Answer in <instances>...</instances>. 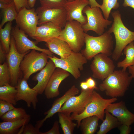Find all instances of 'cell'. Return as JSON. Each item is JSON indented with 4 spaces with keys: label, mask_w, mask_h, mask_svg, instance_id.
I'll use <instances>...</instances> for the list:
<instances>
[{
    "label": "cell",
    "mask_w": 134,
    "mask_h": 134,
    "mask_svg": "<svg viewBox=\"0 0 134 134\" xmlns=\"http://www.w3.org/2000/svg\"><path fill=\"white\" fill-rule=\"evenodd\" d=\"M113 21L111 27L107 31L114 35L116 41L115 49L112 55V58L118 60L122 54L124 48L134 41V32L128 29L124 24L119 11H115L111 13Z\"/></svg>",
    "instance_id": "cell-1"
},
{
    "label": "cell",
    "mask_w": 134,
    "mask_h": 134,
    "mask_svg": "<svg viewBox=\"0 0 134 134\" xmlns=\"http://www.w3.org/2000/svg\"><path fill=\"white\" fill-rule=\"evenodd\" d=\"M129 74L122 69L114 70L99 85V89L112 98L123 96L132 79Z\"/></svg>",
    "instance_id": "cell-2"
},
{
    "label": "cell",
    "mask_w": 134,
    "mask_h": 134,
    "mask_svg": "<svg viewBox=\"0 0 134 134\" xmlns=\"http://www.w3.org/2000/svg\"><path fill=\"white\" fill-rule=\"evenodd\" d=\"M111 34L107 31L101 35L94 36L85 33V47L81 53L87 60H91L100 53L108 56L111 55L114 42Z\"/></svg>",
    "instance_id": "cell-3"
},
{
    "label": "cell",
    "mask_w": 134,
    "mask_h": 134,
    "mask_svg": "<svg viewBox=\"0 0 134 134\" xmlns=\"http://www.w3.org/2000/svg\"><path fill=\"white\" fill-rule=\"evenodd\" d=\"M117 100V98L104 99L94 90L91 101L86 106L83 112L79 114H72L70 116L73 120L77 121V127L78 128L79 127L81 120L87 117L95 116L98 117L100 119L103 121L106 107Z\"/></svg>",
    "instance_id": "cell-4"
},
{
    "label": "cell",
    "mask_w": 134,
    "mask_h": 134,
    "mask_svg": "<svg viewBox=\"0 0 134 134\" xmlns=\"http://www.w3.org/2000/svg\"><path fill=\"white\" fill-rule=\"evenodd\" d=\"M82 25L76 20L67 21L57 38L67 42L72 50L78 53L85 44V34Z\"/></svg>",
    "instance_id": "cell-5"
},
{
    "label": "cell",
    "mask_w": 134,
    "mask_h": 134,
    "mask_svg": "<svg viewBox=\"0 0 134 134\" xmlns=\"http://www.w3.org/2000/svg\"><path fill=\"white\" fill-rule=\"evenodd\" d=\"M55 65L56 68H61L68 72L76 79L81 76L80 71L83 69V66L87 63V60L80 52L73 51L67 57L58 58L54 56H48Z\"/></svg>",
    "instance_id": "cell-6"
},
{
    "label": "cell",
    "mask_w": 134,
    "mask_h": 134,
    "mask_svg": "<svg viewBox=\"0 0 134 134\" xmlns=\"http://www.w3.org/2000/svg\"><path fill=\"white\" fill-rule=\"evenodd\" d=\"M100 9L98 7H91L87 5L83 9V13L85 14L87 19V22L82 25L85 33L92 31L100 35L104 33L105 29L112 23V21L103 17Z\"/></svg>",
    "instance_id": "cell-7"
},
{
    "label": "cell",
    "mask_w": 134,
    "mask_h": 134,
    "mask_svg": "<svg viewBox=\"0 0 134 134\" xmlns=\"http://www.w3.org/2000/svg\"><path fill=\"white\" fill-rule=\"evenodd\" d=\"M32 50L26 54L20 66L23 78L28 80L33 74L40 70L47 64L48 55L44 52Z\"/></svg>",
    "instance_id": "cell-8"
},
{
    "label": "cell",
    "mask_w": 134,
    "mask_h": 134,
    "mask_svg": "<svg viewBox=\"0 0 134 134\" xmlns=\"http://www.w3.org/2000/svg\"><path fill=\"white\" fill-rule=\"evenodd\" d=\"M38 17V25L51 22L62 28L67 21V12L64 7H46L40 6L35 10Z\"/></svg>",
    "instance_id": "cell-9"
},
{
    "label": "cell",
    "mask_w": 134,
    "mask_h": 134,
    "mask_svg": "<svg viewBox=\"0 0 134 134\" xmlns=\"http://www.w3.org/2000/svg\"><path fill=\"white\" fill-rule=\"evenodd\" d=\"M94 89L87 90L81 89L80 94L78 96L70 97L58 111L70 114L81 113L91 101Z\"/></svg>",
    "instance_id": "cell-10"
},
{
    "label": "cell",
    "mask_w": 134,
    "mask_h": 134,
    "mask_svg": "<svg viewBox=\"0 0 134 134\" xmlns=\"http://www.w3.org/2000/svg\"><path fill=\"white\" fill-rule=\"evenodd\" d=\"M30 50L21 54L17 51L15 42L13 37L11 38L10 49L7 54L6 59L10 73L11 78L10 83L11 85L16 87L21 77L20 66L24 57Z\"/></svg>",
    "instance_id": "cell-11"
},
{
    "label": "cell",
    "mask_w": 134,
    "mask_h": 134,
    "mask_svg": "<svg viewBox=\"0 0 134 134\" xmlns=\"http://www.w3.org/2000/svg\"><path fill=\"white\" fill-rule=\"evenodd\" d=\"M38 17L34 8L24 7L18 12L15 20L17 26L31 38L35 34L38 25Z\"/></svg>",
    "instance_id": "cell-12"
},
{
    "label": "cell",
    "mask_w": 134,
    "mask_h": 134,
    "mask_svg": "<svg viewBox=\"0 0 134 134\" xmlns=\"http://www.w3.org/2000/svg\"><path fill=\"white\" fill-rule=\"evenodd\" d=\"M93 58L90 65L92 77L103 81L114 71V62L108 56L102 53L96 55Z\"/></svg>",
    "instance_id": "cell-13"
},
{
    "label": "cell",
    "mask_w": 134,
    "mask_h": 134,
    "mask_svg": "<svg viewBox=\"0 0 134 134\" xmlns=\"http://www.w3.org/2000/svg\"><path fill=\"white\" fill-rule=\"evenodd\" d=\"M11 35L14 38L18 52L24 54L31 50L43 52L49 56L52 57L53 53L49 49L41 48L36 45V42L33 41L28 38V35L17 26L12 28Z\"/></svg>",
    "instance_id": "cell-14"
},
{
    "label": "cell",
    "mask_w": 134,
    "mask_h": 134,
    "mask_svg": "<svg viewBox=\"0 0 134 134\" xmlns=\"http://www.w3.org/2000/svg\"><path fill=\"white\" fill-rule=\"evenodd\" d=\"M27 80L23 77L18 80L15 87L17 91L16 100L17 102L23 100L26 102L28 107H30L32 105L34 109H35L38 102L37 98L38 94L36 90L29 86Z\"/></svg>",
    "instance_id": "cell-15"
},
{
    "label": "cell",
    "mask_w": 134,
    "mask_h": 134,
    "mask_svg": "<svg viewBox=\"0 0 134 134\" xmlns=\"http://www.w3.org/2000/svg\"><path fill=\"white\" fill-rule=\"evenodd\" d=\"M88 4V0H74L68 1L63 6L67 11V21L76 20L82 25L86 23L87 17L83 15V11Z\"/></svg>",
    "instance_id": "cell-16"
},
{
    "label": "cell",
    "mask_w": 134,
    "mask_h": 134,
    "mask_svg": "<svg viewBox=\"0 0 134 134\" xmlns=\"http://www.w3.org/2000/svg\"><path fill=\"white\" fill-rule=\"evenodd\" d=\"M70 73L60 68H56L52 74L44 91L48 99L58 96L60 94L59 87L61 82L69 76Z\"/></svg>",
    "instance_id": "cell-17"
},
{
    "label": "cell",
    "mask_w": 134,
    "mask_h": 134,
    "mask_svg": "<svg viewBox=\"0 0 134 134\" xmlns=\"http://www.w3.org/2000/svg\"><path fill=\"white\" fill-rule=\"evenodd\" d=\"M105 110L115 117L122 124L130 126L134 123V114L128 109L123 101L110 104Z\"/></svg>",
    "instance_id": "cell-18"
},
{
    "label": "cell",
    "mask_w": 134,
    "mask_h": 134,
    "mask_svg": "<svg viewBox=\"0 0 134 134\" xmlns=\"http://www.w3.org/2000/svg\"><path fill=\"white\" fill-rule=\"evenodd\" d=\"M62 30L60 27L51 22L43 24L37 26L32 38L37 42H46L53 38L58 37Z\"/></svg>",
    "instance_id": "cell-19"
},
{
    "label": "cell",
    "mask_w": 134,
    "mask_h": 134,
    "mask_svg": "<svg viewBox=\"0 0 134 134\" xmlns=\"http://www.w3.org/2000/svg\"><path fill=\"white\" fill-rule=\"evenodd\" d=\"M56 68L53 62L50 59L45 66L33 77V80L38 81L37 84L33 88L37 91L38 94H42L44 92Z\"/></svg>",
    "instance_id": "cell-20"
},
{
    "label": "cell",
    "mask_w": 134,
    "mask_h": 134,
    "mask_svg": "<svg viewBox=\"0 0 134 134\" xmlns=\"http://www.w3.org/2000/svg\"><path fill=\"white\" fill-rule=\"evenodd\" d=\"M79 90L75 85H73L62 97L56 99L54 101L51 108L44 113L46 115L43 119L39 121L41 124L43 125L44 122L48 118L52 117L58 113L59 110L70 97L78 94Z\"/></svg>",
    "instance_id": "cell-21"
},
{
    "label": "cell",
    "mask_w": 134,
    "mask_h": 134,
    "mask_svg": "<svg viewBox=\"0 0 134 134\" xmlns=\"http://www.w3.org/2000/svg\"><path fill=\"white\" fill-rule=\"evenodd\" d=\"M46 42L45 45L52 53L65 59L73 51L66 42L57 37L53 38Z\"/></svg>",
    "instance_id": "cell-22"
},
{
    "label": "cell",
    "mask_w": 134,
    "mask_h": 134,
    "mask_svg": "<svg viewBox=\"0 0 134 134\" xmlns=\"http://www.w3.org/2000/svg\"><path fill=\"white\" fill-rule=\"evenodd\" d=\"M31 116L23 119L13 121H4L0 123V134H13L18 132L23 125L29 122Z\"/></svg>",
    "instance_id": "cell-23"
},
{
    "label": "cell",
    "mask_w": 134,
    "mask_h": 134,
    "mask_svg": "<svg viewBox=\"0 0 134 134\" xmlns=\"http://www.w3.org/2000/svg\"><path fill=\"white\" fill-rule=\"evenodd\" d=\"M105 118L100 126L97 134H106L111 130L118 128L122 124L115 116L105 110Z\"/></svg>",
    "instance_id": "cell-24"
},
{
    "label": "cell",
    "mask_w": 134,
    "mask_h": 134,
    "mask_svg": "<svg viewBox=\"0 0 134 134\" xmlns=\"http://www.w3.org/2000/svg\"><path fill=\"white\" fill-rule=\"evenodd\" d=\"M100 119L95 116L87 117L81 121L79 127L82 134H94L98 126Z\"/></svg>",
    "instance_id": "cell-25"
},
{
    "label": "cell",
    "mask_w": 134,
    "mask_h": 134,
    "mask_svg": "<svg viewBox=\"0 0 134 134\" xmlns=\"http://www.w3.org/2000/svg\"><path fill=\"white\" fill-rule=\"evenodd\" d=\"M59 122L64 134H72L77 126V123L73 122L70 114L62 112H58Z\"/></svg>",
    "instance_id": "cell-26"
},
{
    "label": "cell",
    "mask_w": 134,
    "mask_h": 134,
    "mask_svg": "<svg viewBox=\"0 0 134 134\" xmlns=\"http://www.w3.org/2000/svg\"><path fill=\"white\" fill-rule=\"evenodd\" d=\"M123 50L126 57L122 61L118 62L117 66L118 67L122 68V70L126 71L127 68L134 65V41L129 44Z\"/></svg>",
    "instance_id": "cell-27"
},
{
    "label": "cell",
    "mask_w": 134,
    "mask_h": 134,
    "mask_svg": "<svg viewBox=\"0 0 134 134\" xmlns=\"http://www.w3.org/2000/svg\"><path fill=\"white\" fill-rule=\"evenodd\" d=\"M15 87L8 83L5 85L0 86V100L6 101L13 104H17L15 99L17 93Z\"/></svg>",
    "instance_id": "cell-28"
},
{
    "label": "cell",
    "mask_w": 134,
    "mask_h": 134,
    "mask_svg": "<svg viewBox=\"0 0 134 134\" xmlns=\"http://www.w3.org/2000/svg\"><path fill=\"white\" fill-rule=\"evenodd\" d=\"M12 23H7L3 28H0V44L7 54L9 52L10 49L12 29Z\"/></svg>",
    "instance_id": "cell-29"
},
{
    "label": "cell",
    "mask_w": 134,
    "mask_h": 134,
    "mask_svg": "<svg viewBox=\"0 0 134 134\" xmlns=\"http://www.w3.org/2000/svg\"><path fill=\"white\" fill-rule=\"evenodd\" d=\"M31 116L27 114L25 110L22 107L15 108L6 113L0 118L4 121L18 120Z\"/></svg>",
    "instance_id": "cell-30"
},
{
    "label": "cell",
    "mask_w": 134,
    "mask_h": 134,
    "mask_svg": "<svg viewBox=\"0 0 134 134\" xmlns=\"http://www.w3.org/2000/svg\"><path fill=\"white\" fill-rule=\"evenodd\" d=\"M2 11L3 16L0 24V28H2L6 23L16 20L18 13L13 1L8 7Z\"/></svg>",
    "instance_id": "cell-31"
},
{
    "label": "cell",
    "mask_w": 134,
    "mask_h": 134,
    "mask_svg": "<svg viewBox=\"0 0 134 134\" xmlns=\"http://www.w3.org/2000/svg\"><path fill=\"white\" fill-rule=\"evenodd\" d=\"M118 0H103L100 8L103 12L104 18L108 19L112 9H116L119 7Z\"/></svg>",
    "instance_id": "cell-32"
},
{
    "label": "cell",
    "mask_w": 134,
    "mask_h": 134,
    "mask_svg": "<svg viewBox=\"0 0 134 134\" xmlns=\"http://www.w3.org/2000/svg\"><path fill=\"white\" fill-rule=\"evenodd\" d=\"M10 73L8 64L4 62L0 65V86L10 84Z\"/></svg>",
    "instance_id": "cell-33"
},
{
    "label": "cell",
    "mask_w": 134,
    "mask_h": 134,
    "mask_svg": "<svg viewBox=\"0 0 134 134\" xmlns=\"http://www.w3.org/2000/svg\"><path fill=\"white\" fill-rule=\"evenodd\" d=\"M41 6L46 7H63L68 0H39Z\"/></svg>",
    "instance_id": "cell-34"
},
{
    "label": "cell",
    "mask_w": 134,
    "mask_h": 134,
    "mask_svg": "<svg viewBox=\"0 0 134 134\" xmlns=\"http://www.w3.org/2000/svg\"><path fill=\"white\" fill-rule=\"evenodd\" d=\"M13 105L6 101L0 100V117L8 111L15 108Z\"/></svg>",
    "instance_id": "cell-35"
},
{
    "label": "cell",
    "mask_w": 134,
    "mask_h": 134,
    "mask_svg": "<svg viewBox=\"0 0 134 134\" xmlns=\"http://www.w3.org/2000/svg\"><path fill=\"white\" fill-rule=\"evenodd\" d=\"M39 129L32 124L28 123L25 126L23 134H41Z\"/></svg>",
    "instance_id": "cell-36"
},
{
    "label": "cell",
    "mask_w": 134,
    "mask_h": 134,
    "mask_svg": "<svg viewBox=\"0 0 134 134\" xmlns=\"http://www.w3.org/2000/svg\"><path fill=\"white\" fill-rule=\"evenodd\" d=\"M17 10L18 12L24 7L30 8L28 5V0H13Z\"/></svg>",
    "instance_id": "cell-37"
},
{
    "label": "cell",
    "mask_w": 134,
    "mask_h": 134,
    "mask_svg": "<svg viewBox=\"0 0 134 134\" xmlns=\"http://www.w3.org/2000/svg\"><path fill=\"white\" fill-rule=\"evenodd\" d=\"M59 123V121H55L52 128L50 130L46 132H41V134H60Z\"/></svg>",
    "instance_id": "cell-38"
},
{
    "label": "cell",
    "mask_w": 134,
    "mask_h": 134,
    "mask_svg": "<svg viewBox=\"0 0 134 134\" xmlns=\"http://www.w3.org/2000/svg\"><path fill=\"white\" fill-rule=\"evenodd\" d=\"M118 128L120 134H129L131 132V127L130 126L122 124Z\"/></svg>",
    "instance_id": "cell-39"
},
{
    "label": "cell",
    "mask_w": 134,
    "mask_h": 134,
    "mask_svg": "<svg viewBox=\"0 0 134 134\" xmlns=\"http://www.w3.org/2000/svg\"><path fill=\"white\" fill-rule=\"evenodd\" d=\"M86 81L87 83L89 89L96 90L98 89L96 86L95 81L91 77H90L87 78Z\"/></svg>",
    "instance_id": "cell-40"
},
{
    "label": "cell",
    "mask_w": 134,
    "mask_h": 134,
    "mask_svg": "<svg viewBox=\"0 0 134 134\" xmlns=\"http://www.w3.org/2000/svg\"><path fill=\"white\" fill-rule=\"evenodd\" d=\"M7 53L3 49L1 44H0V63L2 64L5 62L6 59Z\"/></svg>",
    "instance_id": "cell-41"
},
{
    "label": "cell",
    "mask_w": 134,
    "mask_h": 134,
    "mask_svg": "<svg viewBox=\"0 0 134 134\" xmlns=\"http://www.w3.org/2000/svg\"><path fill=\"white\" fill-rule=\"evenodd\" d=\"M123 6L125 7H130L134 9V0H124Z\"/></svg>",
    "instance_id": "cell-42"
},
{
    "label": "cell",
    "mask_w": 134,
    "mask_h": 134,
    "mask_svg": "<svg viewBox=\"0 0 134 134\" xmlns=\"http://www.w3.org/2000/svg\"><path fill=\"white\" fill-rule=\"evenodd\" d=\"M89 2V4L91 7H98L100 8L101 5L99 4L96 0H88Z\"/></svg>",
    "instance_id": "cell-43"
},
{
    "label": "cell",
    "mask_w": 134,
    "mask_h": 134,
    "mask_svg": "<svg viewBox=\"0 0 134 134\" xmlns=\"http://www.w3.org/2000/svg\"><path fill=\"white\" fill-rule=\"evenodd\" d=\"M128 68V73L131 75V77L132 79L134 78V65L129 66Z\"/></svg>",
    "instance_id": "cell-44"
},
{
    "label": "cell",
    "mask_w": 134,
    "mask_h": 134,
    "mask_svg": "<svg viewBox=\"0 0 134 134\" xmlns=\"http://www.w3.org/2000/svg\"><path fill=\"white\" fill-rule=\"evenodd\" d=\"M80 86L82 89L87 90L89 89L88 86L86 81L81 82Z\"/></svg>",
    "instance_id": "cell-45"
},
{
    "label": "cell",
    "mask_w": 134,
    "mask_h": 134,
    "mask_svg": "<svg viewBox=\"0 0 134 134\" xmlns=\"http://www.w3.org/2000/svg\"><path fill=\"white\" fill-rule=\"evenodd\" d=\"M36 0H28L29 6L30 8H34L35 6Z\"/></svg>",
    "instance_id": "cell-46"
},
{
    "label": "cell",
    "mask_w": 134,
    "mask_h": 134,
    "mask_svg": "<svg viewBox=\"0 0 134 134\" xmlns=\"http://www.w3.org/2000/svg\"><path fill=\"white\" fill-rule=\"evenodd\" d=\"M6 4L0 2V8L2 10L5 9L8 7L10 4Z\"/></svg>",
    "instance_id": "cell-47"
},
{
    "label": "cell",
    "mask_w": 134,
    "mask_h": 134,
    "mask_svg": "<svg viewBox=\"0 0 134 134\" xmlns=\"http://www.w3.org/2000/svg\"><path fill=\"white\" fill-rule=\"evenodd\" d=\"M13 1V0H0V2L6 4L10 3Z\"/></svg>",
    "instance_id": "cell-48"
},
{
    "label": "cell",
    "mask_w": 134,
    "mask_h": 134,
    "mask_svg": "<svg viewBox=\"0 0 134 134\" xmlns=\"http://www.w3.org/2000/svg\"><path fill=\"white\" fill-rule=\"evenodd\" d=\"M25 125L23 126L19 129L17 133L18 134H22L24 130Z\"/></svg>",
    "instance_id": "cell-49"
},
{
    "label": "cell",
    "mask_w": 134,
    "mask_h": 134,
    "mask_svg": "<svg viewBox=\"0 0 134 134\" xmlns=\"http://www.w3.org/2000/svg\"><path fill=\"white\" fill-rule=\"evenodd\" d=\"M74 0H68V1H73Z\"/></svg>",
    "instance_id": "cell-50"
}]
</instances>
